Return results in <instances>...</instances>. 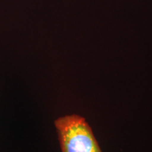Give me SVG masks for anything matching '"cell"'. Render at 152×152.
<instances>
[{"instance_id": "obj_1", "label": "cell", "mask_w": 152, "mask_h": 152, "mask_svg": "<svg viewBox=\"0 0 152 152\" xmlns=\"http://www.w3.org/2000/svg\"><path fill=\"white\" fill-rule=\"evenodd\" d=\"M61 152H102L84 118L68 115L54 121Z\"/></svg>"}]
</instances>
